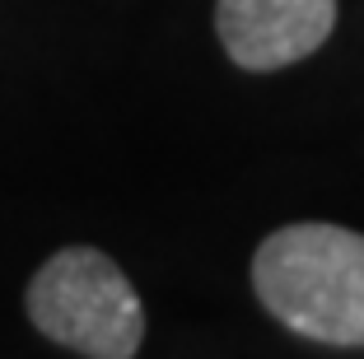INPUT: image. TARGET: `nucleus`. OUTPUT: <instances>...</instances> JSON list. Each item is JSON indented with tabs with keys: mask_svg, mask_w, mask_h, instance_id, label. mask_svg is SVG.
<instances>
[{
	"mask_svg": "<svg viewBox=\"0 0 364 359\" xmlns=\"http://www.w3.org/2000/svg\"><path fill=\"white\" fill-rule=\"evenodd\" d=\"M257 304L318 345H364V233L346 224H285L252 252Z\"/></svg>",
	"mask_w": 364,
	"mask_h": 359,
	"instance_id": "1",
	"label": "nucleus"
},
{
	"mask_svg": "<svg viewBox=\"0 0 364 359\" xmlns=\"http://www.w3.org/2000/svg\"><path fill=\"white\" fill-rule=\"evenodd\" d=\"M28 322L52 345L89 359H131L145 341V304L98 247H61L28 280Z\"/></svg>",
	"mask_w": 364,
	"mask_h": 359,
	"instance_id": "2",
	"label": "nucleus"
},
{
	"mask_svg": "<svg viewBox=\"0 0 364 359\" xmlns=\"http://www.w3.org/2000/svg\"><path fill=\"white\" fill-rule=\"evenodd\" d=\"M336 28V0H215V33L238 70L271 75L313 56Z\"/></svg>",
	"mask_w": 364,
	"mask_h": 359,
	"instance_id": "3",
	"label": "nucleus"
}]
</instances>
